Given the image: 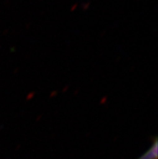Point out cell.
<instances>
[{
    "instance_id": "obj_1",
    "label": "cell",
    "mask_w": 158,
    "mask_h": 159,
    "mask_svg": "<svg viewBox=\"0 0 158 159\" xmlns=\"http://www.w3.org/2000/svg\"><path fill=\"white\" fill-rule=\"evenodd\" d=\"M158 157V140L157 137H154L151 146L145 153L139 157L137 159H157Z\"/></svg>"
}]
</instances>
